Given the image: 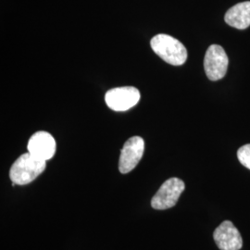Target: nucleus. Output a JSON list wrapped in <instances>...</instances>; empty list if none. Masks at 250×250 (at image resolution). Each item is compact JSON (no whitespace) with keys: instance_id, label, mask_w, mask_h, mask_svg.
Instances as JSON below:
<instances>
[{"instance_id":"nucleus-1","label":"nucleus","mask_w":250,"mask_h":250,"mask_svg":"<svg viewBox=\"0 0 250 250\" xmlns=\"http://www.w3.org/2000/svg\"><path fill=\"white\" fill-rule=\"evenodd\" d=\"M46 161L38 159L27 152L12 164L9 170V178L19 186H25L36 180L45 169Z\"/></svg>"},{"instance_id":"nucleus-2","label":"nucleus","mask_w":250,"mask_h":250,"mask_svg":"<svg viewBox=\"0 0 250 250\" xmlns=\"http://www.w3.org/2000/svg\"><path fill=\"white\" fill-rule=\"evenodd\" d=\"M150 45L155 53L170 65L180 66L188 60V50L179 40L172 36L160 34L154 36Z\"/></svg>"},{"instance_id":"nucleus-3","label":"nucleus","mask_w":250,"mask_h":250,"mask_svg":"<svg viewBox=\"0 0 250 250\" xmlns=\"http://www.w3.org/2000/svg\"><path fill=\"white\" fill-rule=\"evenodd\" d=\"M185 188V183L181 179L173 177L165 181L152 198V208L164 210L174 207Z\"/></svg>"},{"instance_id":"nucleus-4","label":"nucleus","mask_w":250,"mask_h":250,"mask_svg":"<svg viewBox=\"0 0 250 250\" xmlns=\"http://www.w3.org/2000/svg\"><path fill=\"white\" fill-rule=\"evenodd\" d=\"M229 60L224 48L219 45H211L207 50L204 59V69L208 78L211 81L223 79L228 69Z\"/></svg>"},{"instance_id":"nucleus-5","label":"nucleus","mask_w":250,"mask_h":250,"mask_svg":"<svg viewBox=\"0 0 250 250\" xmlns=\"http://www.w3.org/2000/svg\"><path fill=\"white\" fill-rule=\"evenodd\" d=\"M140 100L139 90L133 86L117 87L108 90L105 96L107 107L114 111H126Z\"/></svg>"},{"instance_id":"nucleus-6","label":"nucleus","mask_w":250,"mask_h":250,"mask_svg":"<svg viewBox=\"0 0 250 250\" xmlns=\"http://www.w3.org/2000/svg\"><path fill=\"white\" fill-rule=\"evenodd\" d=\"M145 151V141L140 136L129 138L121 151L119 161V170L121 173L126 174L134 170L141 161Z\"/></svg>"},{"instance_id":"nucleus-7","label":"nucleus","mask_w":250,"mask_h":250,"mask_svg":"<svg viewBox=\"0 0 250 250\" xmlns=\"http://www.w3.org/2000/svg\"><path fill=\"white\" fill-rule=\"evenodd\" d=\"M213 238L221 250H240L243 247L241 233L230 221H224L215 229Z\"/></svg>"},{"instance_id":"nucleus-8","label":"nucleus","mask_w":250,"mask_h":250,"mask_svg":"<svg viewBox=\"0 0 250 250\" xmlns=\"http://www.w3.org/2000/svg\"><path fill=\"white\" fill-rule=\"evenodd\" d=\"M28 152L43 161L51 160L56 153V141L53 136L45 131L36 132L28 142Z\"/></svg>"},{"instance_id":"nucleus-9","label":"nucleus","mask_w":250,"mask_h":250,"mask_svg":"<svg viewBox=\"0 0 250 250\" xmlns=\"http://www.w3.org/2000/svg\"><path fill=\"white\" fill-rule=\"evenodd\" d=\"M225 22L239 30L250 26V1L241 2L227 10L225 14Z\"/></svg>"},{"instance_id":"nucleus-10","label":"nucleus","mask_w":250,"mask_h":250,"mask_svg":"<svg viewBox=\"0 0 250 250\" xmlns=\"http://www.w3.org/2000/svg\"><path fill=\"white\" fill-rule=\"evenodd\" d=\"M237 158L243 166L250 170V144L245 145L238 149Z\"/></svg>"}]
</instances>
